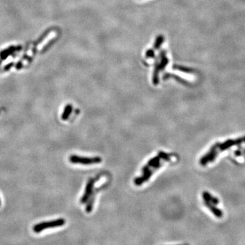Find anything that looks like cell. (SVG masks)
<instances>
[{"mask_svg":"<svg viewBox=\"0 0 245 245\" xmlns=\"http://www.w3.org/2000/svg\"><path fill=\"white\" fill-rule=\"evenodd\" d=\"M146 56L147 58H152L154 56V53L153 50H149L146 52Z\"/></svg>","mask_w":245,"mask_h":245,"instance_id":"14","label":"cell"},{"mask_svg":"<svg viewBox=\"0 0 245 245\" xmlns=\"http://www.w3.org/2000/svg\"><path fill=\"white\" fill-rule=\"evenodd\" d=\"M164 41V37L163 36H160L159 37H157V38L155 41V43H154V48H159L161 46V44L163 43Z\"/></svg>","mask_w":245,"mask_h":245,"instance_id":"11","label":"cell"},{"mask_svg":"<svg viewBox=\"0 0 245 245\" xmlns=\"http://www.w3.org/2000/svg\"><path fill=\"white\" fill-rule=\"evenodd\" d=\"M162 165V164L159 161V163L157 164H156L155 165H154V166L152 167L151 169H149L148 171H147L145 174H144L141 177H138V178H136L134 179V184L135 185L137 186H140L142 184L144 183L146 181H148L149 180V179L151 177V176L153 175V174L154 173V172H155L157 169H159L161 166Z\"/></svg>","mask_w":245,"mask_h":245,"instance_id":"4","label":"cell"},{"mask_svg":"<svg viewBox=\"0 0 245 245\" xmlns=\"http://www.w3.org/2000/svg\"><path fill=\"white\" fill-rule=\"evenodd\" d=\"M16 51V48H10V50L8 51H5L2 52V55H9L10 53H12L14 51Z\"/></svg>","mask_w":245,"mask_h":245,"instance_id":"15","label":"cell"},{"mask_svg":"<svg viewBox=\"0 0 245 245\" xmlns=\"http://www.w3.org/2000/svg\"><path fill=\"white\" fill-rule=\"evenodd\" d=\"M66 220L63 218H58L56 220H52L50 221L42 222L38 224H36L33 226V229L36 233H40L42 231L47 229L48 228H52L56 227H61L65 225Z\"/></svg>","mask_w":245,"mask_h":245,"instance_id":"1","label":"cell"},{"mask_svg":"<svg viewBox=\"0 0 245 245\" xmlns=\"http://www.w3.org/2000/svg\"><path fill=\"white\" fill-rule=\"evenodd\" d=\"M69 160L71 163L74 164H82V165H92L96 164H99L101 162L102 159L100 157H85L78 155H71L69 157Z\"/></svg>","mask_w":245,"mask_h":245,"instance_id":"2","label":"cell"},{"mask_svg":"<svg viewBox=\"0 0 245 245\" xmlns=\"http://www.w3.org/2000/svg\"><path fill=\"white\" fill-rule=\"evenodd\" d=\"M0 205H1V201H0Z\"/></svg>","mask_w":245,"mask_h":245,"instance_id":"16","label":"cell"},{"mask_svg":"<svg viewBox=\"0 0 245 245\" xmlns=\"http://www.w3.org/2000/svg\"><path fill=\"white\" fill-rule=\"evenodd\" d=\"M158 156H159L160 159H164L166 161H168L170 160V157H169V154L164 153V152H162V151L159 152V153H158Z\"/></svg>","mask_w":245,"mask_h":245,"instance_id":"13","label":"cell"},{"mask_svg":"<svg viewBox=\"0 0 245 245\" xmlns=\"http://www.w3.org/2000/svg\"><path fill=\"white\" fill-rule=\"evenodd\" d=\"M72 109H73L72 105H71V104H67L66 105L65 108H64V110H63V112L62 113V115H61L62 120H66L68 119L71 111H72Z\"/></svg>","mask_w":245,"mask_h":245,"instance_id":"8","label":"cell"},{"mask_svg":"<svg viewBox=\"0 0 245 245\" xmlns=\"http://www.w3.org/2000/svg\"><path fill=\"white\" fill-rule=\"evenodd\" d=\"M174 68H175L176 70H179L181 71H183V72H186V73H193L194 72V71H192L190 68H188V67H183V66H174Z\"/></svg>","mask_w":245,"mask_h":245,"instance_id":"12","label":"cell"},{"mask_svg":"<svg viewBox=\"0 0 245 245\" xmlns=\"http://www.w3.org/2000/svg\"><path fill=\"white\" fill-rule=\"evenodd\" d=\"M101 175L97 176L95 179H90L87 183H86V188L85 193L82 195V198L81 199V203H85L87 202V201L89 199V198H91V194H93V186L94 184L97 181L98 179H100Z\"/></svg>","mask_w":245,"mask_h":245,"instance_id":"3","label":"cell"},{"mask_svg":"<svg viewBox=\"0 0 245 245\" xmlns=\"http://www.w3.org/2000/svg\"><path fill=\"white\" fill-rule=\"evenodd\" d=\"M89 199H90L89 201L88 202L87 205H86V212L87 213H91L92 209H93L94 201H95V196H94V195H93L91 196V198H90Z\"/></svg>","mask_w":245,"mask_h":245,"instance_id":"10","label":"cell"},{"mask_svg":"<svg viewBox=\"0 0 245 245\" xmlns=\"http://www.w3.org/2000/svg\"><path fill=\"white\" fill-rule=\"evenodd\" d=\"M159 161H160V158L159 157V156H158V155L153 157V158H152V159H150L148 163L146 164V165H145V166L142 168V171L143 172V174H145V173L147 171H148L150 168H152L153 166H154V165H155L156 164H157Z\"/></svg>","mask_w":245,"mask_h":245,"instance_id":"6","label":"cell"},{"mask_svg":"<svg viewBox=\"0 0 245 245\" xmlns=\"http://www.w3.org/2000/svg\"><path fill=\"white\" fill-rule=\"evenodd\" d=\"M203 198L204 200L210 202V203H212L213 204H217L218 203V200L215 198L213 197L208 192H203Z\"/></svg>","mask_w":245,"mask_h":245,"instance_id":"9","label":"cell"},{"mask_svg":"<svg viewBox=\"0 0 245 245\" xmlns=\"http://www.w3.org/2000/svg\"><path fill=\"white\" fill-rule=\"evenodd\" d=\"M218 147V144H216L214 146H213L211 149L210 150V151L206 154L202 158H201L200 161H199V163L202 165H205L207 164V163H208L209 161H213L214 159H215V157L217 156V150L216 149Z\"/></svg>","mask_w":245,"mask_h":245,"instance_id":"5","label":"cell"},{"mask_svg":"<svg viewBox=\"0 0 245 245\" xmlns=\"http://www.w3.org/2000/svg\"><path fill=\"white\" fill-rule=\"evenodd\" d=\"M204 203H205V205L208 207V208L212 211L213 212V213L214 214V215L215 216H217V217H222V213H221V211L219 210V209H218V208H217L215 206H214L212 203H210V202H208V201H206V200H204Z\"/></svg>","mask_w":245,"mask_h":245,"instance_id":"7","label":"cell"}]
</instances>
